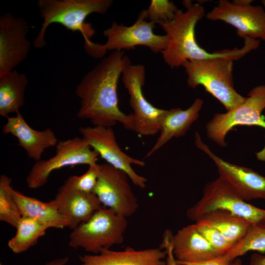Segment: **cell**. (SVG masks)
<instances>
[{
	"instance_id": "cell-1",
	"label": "cell",
	"mask_w": 265,
	"mask_h": 265,
	"mask_svg": "<svg viewBox=\"0 0 265 265\" xmlns=\"http://www.w3.org/2000/svg\"><path fill=\"white\" fill-rule=\"evenodd\" d=\"M129 59L124 51H113L83 77L76 89L80 100L78 118L93 126L112 127L118 122L133 131L132 113L120 109L117 94L119 78Z\"/></svg>"
},
{
	"instance_id": "cell-2",
	"label": "cell",
	"mask_w": 265,
	"mask_h": 265,
	"mask_svg": "<svg viewBox=\"0 0 265 265\" xmlns=\"http://www.w3.org/2000/svg\"><path fill=\"white\" fill-rule=\"evenodd\" d=\"M186 10L178 9L174 19L158 23L168 39L166 49L161 52L164 62L171 69L178 68L187 60L227 57L238 60L260 46L259 40L249 37L244 38L242 48L225 49L212 53L206 52L197 44L195 27L205 14L204 7L199 3L184 0Z\"/></svg>"
},
{
	"instance_id": "cell-3",
	"label": "cell",
	"mask_w": 265,
	"mask_h": 265,
	"mask_svg": "<svg viewBox=\"0 0 265 265\" xmlns=\"http://www.w3.org/2000/svg\"><path fill=\"white\" fill-rule=\"evenodd\" d=\"M113 3L112 0H39L37 5L43 21L33 41L34 47L42 49L46 46V30L54 23L73 32L79 31L84 44H90L95 30L91 25L85 22L86 17L93 13L105 14Z\"/></svg>"
},
{
	"instance_id": "cell-4",
	"label": "cell",
	"mask_w": 265,
	"mask_h": 265,
	"mask_svg": "<svg viewBox=\"0 0 265 265\" xmlns=\"http://www.w3.org/2000/svg\"><path fill=\"white\" fill-rule=\"evenodd\" d=\"M233 61L227 57L185 61L182 66L187 75L188 86L193 89L203 86L224 106L227 111L234 109L242 104L246 97L234 88Z\"/></svg>"
},
{
	"instance_id": "cell-5",
	"label": "cell",
	"mask_w": 265,
	"mask_h": 265,
	"mask_svg": "<svg viewBox=\"0 0 265 265\" xmlns=\"http://www.w3.org/2000/svg\"><path fill=\"white\" fill-rule=\"evenodd\" d=\"M147 10L143 9L131 26L113 22L110 27L103 31L107 39L106 42L100 44L92 42L90 44L84 45L85 52L96 59L103 57L108 51L132 50L137 46L147 47L155 53H161L167 47L168 39L165 35L154 33L153 29L156 23L147 22Z\"/></svg>"
},
{
	"instance_id": "cell-6",
	"label": "cell",
	"mask_w": 265,
	"mask_h": 265,
	"mask_svg": "<svg viewBox=\"0 0 265 265\" xmlns=\"http://www.w3.org/2000/svg\"><path fill=\"white\" fill-rule=\"evenodd\" d=\"M127 227L126 217L103 206L88 220L72 230L69 245L97 254L104 249L122 244Z\"/></svg>"
},
{
	"instance_id": "cell-7",
	"label": "cell",
	"mask_w": 265,
	"mask_h": 265,
	"mask_svg": "<svg viewBox=\"0 0 265 265\" xmlns=\"http://www.w3.org/2000/svg\"><path fill=\"white\" fill-rule=\"evenodd\" d=\"M216 209L229 211L252 224H265V210L244 201L220 177L206 184L202 197L187 210L186 215L196 222L204 214Z\"/></svg>"
},
{
	"instance_id": "cell-8",
	"label": "cell",
	"mask_w": 265,
	"mask_h": 265,
	"mask_svg": "<svg viewBox=\"0 0 265 265\" xmlns=\"http://www.w3.org/2000/svg\"><path fill=\"white\" fill-rule=\"evenodd\" d=\"M121 76L133 110V131L141 136H153L159 133L167 110L154 106L144 96L142 87L145 80V66L132 64L129 59Z\"/></svg>"
},
{
	"instance_id": "cell-9",
	"label": "cell",
	"mask_w": 265,
	"mask_h": 265,
	"mask_svg": "<svg viewBox=\"0 0 265 265\" xmlns=\"http://www.w3.org/2000/svg\"><path fill=\"white\" fill-rule=\"evenodd\" d=\"M265 84L252 88L245 101L226 113H215L206 126L207 137L218 145L226 146L225 137L237 126H256L265 129Z\"/></svg>"
},
{
	"instance_id": "cell-10",
	"label": "cell",
	"mask_w": 265,
	"mask_h": 265,
	"mask_svg": "<svg viewBox=\"0 0 265 265\" xmlns=\"http://www.w3.org/2000/svg\"><path fill=\"white\" fill-rule=\"evenodd\" d=\"M55 148L53 157L41 159L33 164L26 179L28 188L37 189L43 186L56 170L68 166L96 163L99 156L82 137L58 141Z\"/></svg>"
},
{
	"instance_id": "cell-11",
	"label": "cell",
	"mask_w": 265,
	"mask_h": 265,
	"mask_svg": "<svg viewBox=\"0 0 265 265\" xmlns=\"http://www.w3.org/2000/svg\"><path fill=\"white\" fill-rule=\"evenodd\" d=\"M98 177L93 192L102 205L126 218L133 215L139 204L128 175L108 163L98 164Z\"/></svg>"
},
{
	"instance_id": "cell-12",
	"label": "cell",
	"mask_w": 265,
	"mask_h": 265,
	"mask_svg": "<svg viewBox=\"0 0 265 265\" xmlns=\"http://www.w3.org/2000/svg\"><path fill=\"white\" fill-rule=\"evenodd\" d=\"M79 132L90 147L97 152L107 163L125 172L135 186L141 188L146 187L147 179L138 174L132 166L134 164L143 167L145 163L130 156L122 150L117 142L112 127L99 126L80 127Z\"/></svg>"
},
{
	"instance_id": "cell-13",
	"label": "cell",
	"mask_w": 265,
	"mask_h": 265,
	"mask_svg": "<svg viewBox=\"0 0 265 265\" xmlns=\"http://www.w3.org/2000/svg\"><path fill=\"white\" fill-rule=\"evenodd\" d=\"M195 143L216 165L220 178L228 183L244 201L263 199L265 201V176L252 169L226 161L214 154L202 141L196 132Z\"/></svg>"
},
{
	"instance_id": "cell-14",
	"label": "cell",
	"mask_w": 265,
	"mask_h": 265,
	"mask_svg": "<svg viewBox=\"0 0 265 265\" xmlns=\"http://www.w3.org/2000/svg\"><path fill=\"white\" fill-rule=\"evenodd\" d=\"M29 26L22 17L11 13L0 17V77L11 72L27 57L31 43Z\"/></svg>"
},
{
	"instance_id": "cell-15",
	"label": "cell",
	"mask_w": 265,
	"mask_h": 265,
	"mask_svg": "<svg viewBox=\"0 0 265 265\" xmlns=\"http://www.w3.org/2000/svg\"><path fill=\"white\" fill-rule=\"evenodd\" d=\"M206 16L210 20H220L233 26L240 37L265 41V10L261 5L220 0Z\"/></svg>"
},
{
	"instance_id": "cell-16",
	"label": "cell",
	"mask_w": 265,
	"mask_h": 265,
	"mask_svg": "<svg viewBox=\"0 0 265 265\" xmlns=\"http://www.w3.org/2000/svg\"><path fill=\"white\" fill-rule=\"evenodd\" d=\"M67 220L73 230L88 220L103 205L93 192H84L73 188L66 180L51 200Z\"/></svg>"
},
{
	"instance_id": "cell-17",
	"label": "cell",
	"mask_w": 265,
	"mask_h": 265,
	"mask_svg": "<svg viewBox=\"0 0 265 265\" xmlns=\"http://www.w3.org/2000/svg\"><path fill=\"white\" fill-rule=\"evenodd\" d=\"M6 119L2 129L3 133L16 137L18 145L24 149L29 158L36 161L41 159L46 149L55 146L58 141L51 129L37 131L30 127L20 111L16 116H8Z\"/></svg>"
},
{
	"instance_id": "cell-18",
	"label": "cell",
	"mask_w": 265,
	"mask_h": 265,
	"mask_svg": "<svg viewBox=\"0 0 265 265\" xmlns=\"http://www.w3.org/2000/svg\"><path fill=\"white\" fill-rule=\"evenodd\" d=\"M166 252L158 248L136 250L129 246L120 251L105 249L97 254L79 256L80 265H166Z\"/></svg>"
},
{
	"instance_id": "cell-19",
	"label": "cell",
	"mask_w": 265,
	"mask_h": 265,
	"mask_svg": "<svg viewBox=\"0 0 265 265\" xmlns=\"http://www.w3.org/2000/svg\"><path fill=\"white\" fill-rule=\"evenodd\" d=\"M173 253L177 265L201 262L220 256L198 231L195 223L182 227L173 235Z\"/></svg>"
},
{
	"instance_id": "cell-20",
	"label": "cell",
	"mask_w": 265,
	"mask_h": 265,
	"mask_svg": "<svg viewBox=\"0 0 265 265\" xmlns=\"http://www.w3.org/2000/svg\"><path fill=\"white\" fill-rule=\"evenodd\" d=\"M203 104L202 99L197 98L186 110L180 107L167 110L161 124L159 135L145 158L151 156L173 138L184 136L198 118Z\"/></svg>"
},
{
	"instance_id": "cell-21",
	"label": "cell",
	"mask_w": 265,
	"mask_h": 265,
	"mask_svg": "<svg viewBox=\"0 0 265 265\" xmlns=\"http://www.w3.org/2000/svg\"><path fill=\"white\" fill-rule=\"evenodd\" d=\"M12 193L22 216L34 219L49 228L68 227L67 220L52 201L44 202L26 196L13 188Z\"/></svg>"
},
{
	"instance_id": "cell-22",
	"label": "cell",
	"mask_w": 265,
	"mask_h": 265,
	"mask_svg": "<svg viewBox=\"0 0 265 265\" xmlns=\"http://www.w3.org/2000/svg\"><path fill=\"white\" fill-rule=\"evenodd\" d=\"M28 84L26 74L15 70L0 77V115L7 118L17 113L25 103V92Z\"/></svg>"
},
{
	"instance_id": "cell-23",
	"label": "cell",
	"mask_w": 265,
	"mask_h": 265,
	"mask_svg": "<svg viewBox=\"0 0 265 265\" xmlns=\"http://www.w3.org/2000/svg\"><path fill=\"white\" fill-rule=\"evenodd\" d=\"M200 220L217 229L233 246L243 238L252 224L244 218L222 209L207 212Z\"/></svg>"
},
{
	"instance_id": "cell-24",
	"label": "cell",
	"mask_w": 265,
	"mask_h": 265,
	"mask_svg": "<svg viewBox=\"0 0 265 265\" xmlns=\"http://www.w3.org/2000/svg\"><path fill=\"white\" fill-rule=\"evenodd\" d=\"M15 228L16 234L7 245L13 253L20 254L35 245L49 228L34 219L22 216Z\"/></svg>"
},
{
	"instance_id": "cell-25",
	"label": "cell",
	"mask_w": 265,
	"mask_h": 265,
	"mask_svg": "<svg viewBox=\"0 0 265 265\" xmlns=\"http://www.w3.org/2000/svg\"><path fill=\"white\" fill-rule=\"evenodd\" d=\"M251 251L265 253V224H251L243 238L227 253L218 258L222 261H231Z\"/></svg>"
},
{
	"instance_id": "cell-26",
	"label": "cell",
	"mask_w": 265,
	"mask_h": 265,
	"mask_svg": "<svg viewBox=\"0 0 265 265\" xmlns=\"http://www.w3.org/2000/svg\"><path fill=\"white\" fill-rule=\"evenodd\" d=\"M12 179L0 176V221L16 228L22 217L12 193Z\"/></svg>"
},
{
	"instance_id": "cell-27",
	"label": "cell",
	"mask_w": 265,
	"mask_h": 265,
	"mask_svg": "<svg viewBox=\"0 0 265 265\" xmlns=\"http://www.w3.org/2000/svg\"><path fill=\"white\" fill-rule=\"evenodd\" d=\"M198 231L206 240L220 253H227L233 245L216 228L203 220L195 222Z\"/></svg>"
},
{
	"instance_id": "cell-28",
	"label": "cell",
	"mask_w": 265,
	"mask_h": 265,
	"mask_svg": "<svg viewBox=\"0 0 265 265\" xmlns=\"http://www.w3.org/2000/svg\"><path fill=\"white\" fill-rule=\"evenodd\" d=\"M179 9L173 1L152 0L146 10L147 19L156 24L172 20Z\"/></svg>"
},
{
	"instance_id": "cell-29",
	"label": "cell",
	"mask_w": 265,
	"mask_h": 265,
	"mask_svg": "<svg viewBox=\"0 0 265 265\" xmlns=\"http://www.w3.org/2000/svg\"><path fill=\"white\" fill-rule=\"evenodd\" d=\"M87 171L80 176L69 177L67 182L75 189L84 192H93L98 177V164L88 165Z\"/></svg>"
},
{
	"instance_id": "cell-30",
	"label": "cell",
	"mask_w": 265,
	"mask_h": 265,
	"mask_svg": "<svg viewBox=\"0 0 265 265\" xmlns=\"http://www.w3.org/2000/svg\"><path fill=\"white\" fill-rule=\"evenodd\" d=\"M173 236L172 231L166 229L163 232L162 239L159 248L166 252V265H177L173 253Z\"/></svg>"
},
{
	"instance_id": "cell-31",
	"label": "cell",
	"mask_w": 265,
	"mask_h": 265,
	"mask_svg": "<svg viewBox=\"0 0 265 265\" xmlns=\"http://www.w3.org/2000/svg\"><path fill=\"white\" fill-rule=\"evenodd\" d=\"M242 262L239 258H236L231 261H224L218 257L214 259L194 263H182L179 265H242Z\"/></svg>"
},
{
	"instance_id": "cell-32",
	"label": "cell",
	"mask_w": 265,
	"mask_h": 265,
	"mask_svg": "<svg viewBox=\"0 0 265 265\" xmlns=\"http://www.w3.org/2000/svg\"><path fill=\"white\" fill-rule=\"evenodd\" d=\"M250 265H265V256L260 254H253L250 260Z\"/></svg>"
},
{
	"instance_id": "cell-33",
	"label": "cell",
	"mask_w": 265,
	"mask_h": 265,
	"mask_svg": "<svg viewBox=\"0 0 265 265\" xmlns=\"http://www.w3.org/2000/svg\"><path fill=\"white\" fill-rule=\"evenodd\" d=\"M69 261L68 257H60L48 261L44 265H66Z\"/></svg>"
},
{
	"instance_id": "cell-34",
	"label": "cell",
	"mask_w": 265,
	"mask_h": 265,
	"mask_svg": "<svg viewBox=\"0 0 265 265\" xmlns=\"http://www.w3.org/2000/svg\"><path fill=\"white\" fill-rule=\"evenodd\" d=\"M252 1V0H234L233 1L235 3L241 5L251 4Z\"/></svg>"
},
{
	"instance_id": "cell-35",
	"label": "cell",
	"mask_w": 265,
	"mask_h": 265,
	"mask_svg": "<svg viewBox=\"0 0 265 265\" xmlns=\"http://www.w3.org/2000/svg\"><path fill=\"white\" fill-rule=\"evenodd\" d=\"M262 3H263V5H264V9H265V0H263L262 1Z\"/></svg>"
},
{
	"instance_id": "cell-36",
	"label": "cell",
	"mask_w": 265,
	"mask_h": 265,
	"mask_svg": "<svg viewBox=\"0 0 265 265\" xmlns=\"http://www.w3.org/2000/svg\"><path fill=\"white\" fill-rule=\"evenodd\" d=\"M0 265H3L2 263H0Z\"/></svg>"
}]
</instances>
